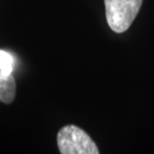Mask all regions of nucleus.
<instances>
[{"label": "nucleus", "mask_w": 154, "mask_h": 154, "mask_svg": "<svg viewBox=\"0 0 154 154\" xmlns=\"http://www.w3.org/2000/svg\"><path fill=\"white\" fill-rule=\"evenodd\" d=\"M143 0H104L106 20L116 33L125 32L139 12Z\"/></svg>", "instance_id": "nucleus-1"}, {"label": "nucleus", "mask_w": 154, "mask_h": 154, "mask_svg": "<svg viewBox=\"0 0 154 154\" xmlns=\"http://www.w3.org/2000/svg\"><path fill=\"white\" fill-rule=\"evenodd\" d=\"M57 145L62 154H98L96 144L81 128L64 126L57 134Z\"/></svg>", "instance_id": "nucleus-2"}, {"label": "nucleus", "mask_w": 154, "mask_h": 154, "mask_svg": "<svg viewBox=\"0 0 154 154\" xmlns=\"http://www.w3.org/2000/svg\"><path fill=\"white\" fill-rule=\"evenodd\" d=\"M15 93L16 84L13 75L5 76L0 74V102L5 104L11 103L15 98Z\"/></svg>", "instance_id": "nucleus-3"}, {"label": "nucleus", "mask_w": 154, "mask_h": 154, "mask_svg": "<svg viewBox=\"0 0 154 154\" xmlns=\"http://www.w3.org/2000/svg\"><path fill=\"white\" fill-rule=\"evenodd\" d=\"M14 59L10 53L7 51L0 50V74L1 75H10L13 71Z\"/></svg>", "instance_id": "nucleus-4"}]
</instances>
